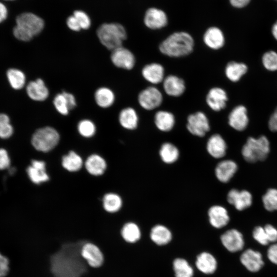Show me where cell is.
<instances>
[{"mask_svg": "<svg viewBox=\"0 0 277 277\" xmlns=\"http://www.w3.org/2000/svg\"><path fill=\"white\" fill-rule=\"evenodd\" d=\"M66 23L68 27L73 31H78L82 29L77 20L73 15L67 18Z\"/></svg>", "mask_w": 277, "mask_h": 277, "instance_id": "49", "label": "cell"}, {"mask_svg": "<svg viewBox=\"0 0 277 277\" xmlns=\"http://www.w3.org/2000/svg\"><path fill=\"white\" fill-rule=\"evenodd\" d=\"M13 133V128L10 124L0 125V138L6 139L10 137Z\"/></svg>", "mask_w": 277, "mask_h": 277, "instance_id": "46", "label": "cell"}, {"mask_svg": "<svg viewBox=\"0 0 277 277\" xmlns=\"http://www.w3.org/2000/svg\"><path fill=\"white\" fill-rule=\"evenodd\" d=\"M252 235L253 238L262 245H267L269 243L264 228L261 226H257L254 228Z\"/></svg>", "mask_w": 277, "mask_h": 277, "instance_id": "43", "label": "cell"}, {"mask_svg": "<svg viewBox=\"0 0 277 277\" xmlns=\"http://www.w3.org/2000/svg\"><path fill=\"white\" fill-rule=\"evenodd\" d=\"M9 263V260L0 253V277H4L8 274Z\"/></svg>", "mask_w": 277, "mask_h": 277, "instance_id": "47", "label": "cell"}, {"mask_svg": "<svg viewBox=\"0 0 277 277\" xmlns=\"http://www.w3.org/2000/svg\"><path fill=\"white\" fill-rule=\"evenodd\" d=\"M105 160L97 154L90 155L85 162L87 171L93 175H100L104 173L106 168Z\"/></svg>", "mask_w": 277, "mask_h": 277, "instance_id": "31", "label": "cell"}, {"mask_svg": "<svg viewBox=\"0 0 277 277\" xmlns=\"http://www.w3.org/2000/svg\"><path fill=\"white\" fill-rule=\"evenodd\" d=\"M227 150V144L223 137L219 134L211 135L207 143V150L213 157L219 159L224 156Z\"/></svg>", "mask_w": 277, "mask_h": 277, "instance_id": "25", "label": "cell"}, {"mask_svg": "<svg viewBox=\"0 0 277 277\" xmlns=\"http://www.w3.org/2000/svg\"><path fill=\"white\" fill-rule=\"evenodd\" d=\"M268 127L273 132H277V107L270 117Z\"/></svg>", "mask_w": 277, "mask_h": 277, "instance_id": "50", "label": "cell"}, {"mask_svg": "<svg viewBox=\"0 0 277 277\" xmlns=\"http://www.w3.org/2000/svg\"><path fill=\"white\" fill-rule=\"evenodd\" d=\"M5 1H14V0H5Z\"/></svg>", "mask_w": 277, "mask_h": 277, "instance_id": "56", "label": "cell"}, {"mask_svg": "<svg viewBox=\"0 0 277 277\" xmlns=\"http://www.w3.org/2000/svg\"><path fill=\"white\" fill-rule=\"evenodd\" d=\"M53 103L56 111L63 115H67L70 110L74 109L76 106L74 96L64 91L54 96Z\"/></svg>", "mask_w": 277, "mask_h": 277, "instance_id": "19", "label": "cell"}, {"mask_svg": "<svg viewBox=\"0 0 277 277\" xmlns=\"http://www.w3.org/2000/svg\"><path fill=\"white\" fill-rule=\"evenodd\" d=\"M59 140L60 135L56 129L51 127H45L37 129L33 133L31 144L36 150L47 152L53 149Z\"/></svg>", "mask_w": 277, "mask_h": 277, "instance_id": "6", "label": "cell"}, {"mask_svg": "<svg viewBox=\"0 0 277 277\" xmlns=\"http://www.w3.org/2000/svg\"><path fill=\"white\" fill-rule=\"evenodd\" d=\"M162 84L165 93L172 97L181 96L186 89L184 80L174 74L166 76Z\"/></svg>", "mask_w": 277, "mask_h": 277, "instance_id": "13", "label": "cell"}, {"mask_svg": "<svg viewBox=\"0 0 277 277\" xmlns=\"http://www.w3.org/2000/svg\"><path fill=\"white\" fill-rule=\"evenodd\" d=\"M269 151V141L266 136L262 135L257 138L248 137L243 146L242 154L247 162L255 163L265 160Z\"/></svg>", "mask_w": 277, "mask_h": 277, "instance_id": "5", "label": "cell"}, {"mask_svg": "<svg viewBox=\"0 0 277 277\" xmlns=\"http://www.w3.org/2000/svg\"><path fill=\"white\" fill-rule=\"evenodd\" d=\"M162 160L166 164H172L177 161L179 157L177 148L170 143H164L160 150Z\"/></svg>", "mask_w": 277, "mask_h": 277, "instance_id": "34", "label": "cell"}, {"mask_svg": "<svg viewBox=\"0 0 277 277\" xmlns=\"http://www.w3.org/2000/svg\"><path fill=\"white\" fill-rule=\"evenodd\" d=\"M111 60L116 67L128 70L133 68L136 61L133 53L123 46L112 51Z\"/></svg>", "mask_w": 277, "mask_h": 277, "instance_id": "11", "label": "cell"}, {"mask_svg": "<svg viewBox=\"0 0 277 277\" xmlns=\"http://www.w3.org/2000/svg\"><path fill=\"white\" fill-rule=\"evenodd\" d=\"M203 41L208 48L217 50L224 46L225 38L221 29L216 26H210L204 32Z\"/></svg>", "mask_w": 277, "mask_h": 277, "instance_id": "15", "label": "cell"}, {"mask_svg": "<svg viewBox=\"0 0 277 277\" xmlns=\"http://www.w3.org/2000/svg\"><path fill=\"white\" fill-rule=\"evenodd\" d=\"M63 167L67 170L74 172L79 170L83 165L81 157L73 151L64 156L62 162Z\"/></svg>", "mask_w": 277, "mask_h": 277, "instance_id": "35", "label": "cell"}, {"mask_svg": "<svg viewBox=\"0 0 277 277\" xmlns=\"http://www.w3.org/2000/svg\"><path fill=\"white\" fill-rule=\"evenodd\" d=\"M96 33L101 44L112 51L122 46L127 36L125 28L119 23L103 24L97 28Z\"/></svg>", "mask_w": 277, "mask_h": 277, "instance_id": "4", "label": "cell"}, {"mask_svg": "<svg viewBox=\"0 0 277 277\" xmlns=\"http://www.w3.org/2000/svg\"><path fill=\"white\" fill-rule=\"evenodd\" d=\"M223 245L231 252H235L243 249L244 241L242 234L238 230L231 229L226 231L221 236Z\"/></svg>", "mask_w": 277, "mask_h": 277, "instance_id": "14", "label": "cell"}, {"mask_svg": "<svg viewBox=\"0 0 277 277\" xmlns=\"http://www.w3.org/2000/svg\"><path fill=\"white\" fill-rule=\"evenodd\" d=\"M84 242L63 244L50 257V270L53 277H81L87 271L81 254Z\"/></svg>", "mask_w": 277, "mask_h": 277, "instance_id": "1", "label": "cell"}, {"mask_svg": "<svg viewBox=\"0 0 277 277\" xmlns=\"http://www.w3.org/2000/svg\"><path fill=\"white\" fill-rule=\"evenodd\" d=\"M262 202L268 211L277 210V189L270 188L263 195Z\"/></svg>", "mask_w": 277, "mask_h": 277, "instance_id": "39", "label": "cell"}, {"mask_svg": "<svg viewBox=\"0 0 277 277\" xmlns=\"http://www.w3.org/2000/svg\"><path fill=\"white\" fill-rule=\"evenodd\" d=\"M137 101L142 108L147 111H151L162 105L163 96L160 89L154 86H150L140 92Z\"/></svg>", "mask_w": 277, "mask_h": 277, "instance_id": "7", "label": "cell"}, {"mask_svg": "<svg viewBox=\"0 0 277 277\" xmlns=\"http://www.w3.org/2000/svg\"><path fill=\"white\" fill-rule=\"evenodd\" d=\"M264 228L269 242L277 241V229L270 224H267Z\"/></svg>", "mask_w": 277, "mask_h": 277, "instance_id": "45", "label": "cell"}, {"mask_svg": "<svg viewBox=\"0 0 277 277\" xmlns=\"http://www.w3.org/2000/svg\"><path fill=\"white\" fill-rule=\"evenodd\" d=\"M250 0H229L232 6L236 8H241L248 4Z\"/></svg>", "mask_w": 277, "mask_h": 277, "instance_id": "51", "label": "cell"}, {"mask_svg": "<svg viewBox=\"0 0 277 277\" xmlns=\"http://www.w3.org/2000/svg\"><path fill=\"white\" fill-rule=\"evenodd\" d=\"M44 27V22L42 18L32 13L25 12L16 17L13 33L17 39L28 42L40 33Z\"/></svg>", "mask_w": 277, "mask_h": 277, "instance_id": "3", "label": "cell"}, {"mask_svg": "<svg viewBox=\"0 0 277 277\" xmlns=\"http://www.w3.org/2000/svg\"><path fill=\"white\" fill-rule=\"evenodd\" d=\"M143 22L145 26L150 30H160L167 26L168 17L163 10L152 7L146 10Z\"/></svg>", "mask_w": 277, "mask_h": 277, "instance_id": "10", "label": "cell"}, {"mask_svg": "<svg viewBox=\"0 0 277 277\" xmlns=\"http://www.w3.org/2000/svg\"><path fill=\"white\" fill-rule=\"evenodd\" d=\"M26 171L30 180L35 184H39L49 180V177L46 171V164L44 161L32 160Z\"/></svg>", "mask_w": 277, "mask_h": 277, "instance_id": "21", "label": "cell"}, {"mask_svg": "<svg viewBox=\"0 0 277 277\" xmlns=\"http://www.w3.org/2000/svg\"><path fill=\"white\" fill-rule=\"evenodd\" d=\"M10 118L5 113H0V125L10 123Z\"/></svg>", "mask_w": 277, "mask_h": 277, "instance_id": "53", "label": "cell"}, {"mask_svg": "<svg viewBox=\"0 0 277 277\" xmlns=\"http://www.w3.org/2000/svg\"><path fill=\"white\" fill-rule=\"evenodd\" d=\"M141 73L144 80L152 85L162 83L166 76L164 66L156 62L145 65L142 69Z\"/></svg>", "mask_w": 277, "mask_h": 277, "instance_id": "16", "label": "cell"}, {"mask_svg": "<svg viewBox=\"0 0 277 277\" xmlns=\"http://www.w3.org/2000/svg\"><path fill=\"white\" fill-rule=\"evenodd\" d=\"M8 81L12 88L19 90L24 87L26 83V76L21 70L10 68L7 71Z\"/></svg>", "mask_w": 277, "mask_h": 277, "instance_id": "36", "label": "cell"}, {"mask_svg": "<svg viewBox=\"0 0 277 277\" xmlns=\"http://www.w3.org/2000/svg\"><path fill=\"white\" fill-rule=\"evenodd\" d=\"M15 170H16L14 168H11L9 170V173L11 174H13L15 173Z\"/></svg>", "mask_w": 277, "mask_h": 277, "instance_id": "55", "label": "cell"}, {"mask_svg": "<svg viewBox=\"0 0 277 277\" xmlns=\"http://www.w3.org/2000/svg\"><path fill=\"white\" fill-rule=\"evenodd\" d=\"M238 170V165L232 160H226L220 162L215 169V174L217 180L222 183H227Z\"/></svg>", "mask_w": 277, "mask_h": 277, "instance_id": "24", "label": "cell"}, {"mask_svg": "<svg viewBox=\"0 0 277 277\" xmlns=\"http://www.w3.org/2000/svg\"><path fill=\"white\" fill-rule=\"evenodd\" d=\"M186 127L191 134L199 137L204 136L210 129L207 116L201 111L193 112L187 116Z\"/></svg>", "mask_w": 277, "mask_h": 277, "instance_id": "8", "label": "cell"}, {"mask_svg": "<svg viewBox=\"0 0 277 277\" xmlns=\"http://www.w3.org/2000/svg\"><path fill=\"white\" fill-rule=\"evenodd\" d=\"M94 99L98 106L106 108L113 104L115 95L110 88L105 87H100L95 92Z\"/></svg>", "mask_w": 277, "mask_h": 277, "instance_id": "32", "label": "cell"}, {"mask_svg": "<svg viewBox=\"0 0 277 277\" xmlns=\"http://www.w3.org/2000/svg\"><path fill=\"white\" fill-rule=\"evenodd\" d=\"M10 159L6 150L0 148V170H4L10 167Z\"/></svg>", "mask_w": 277, "mask_h": 277, "instance_id": "44", "label": "cell"}, {"mask_svg": "<svg viewBox=\"0 0 277 277\" xmlns=\"http://www.w3.org/2000/svg\"><path fill=\"white\" fill-rule=\"evenodd\" d=\"M271 31L273 37L277 41V21L273 24Z\"/></svg>", "mask_w": 277, "mask_h": 277, "instance_id": "54", "label": "cell"}, {"mask_svg": "<svg viewBox=\"0 0 277 277\" xmlns=\"http://www.w3.org/2000/svg\"><path fill=\"white\" fill-rule=\"evenodd\" d=\"M247 66L243 63L231 61L225 68V74L231 82H236L247 72Z\"/></svg>", "mask_w": 277, "mask_h": 277, "instance_id": "29", "label": "cell"}, {"mask_svg": "<svg viewBox=\"0 0 277 277\" xmlns=\"http://www.w3.org/2000/svg\"><path fill=\"white\" fill-rule=\"evenodd\" d=\"M175 277H192L193 269L188 262L183 258H177L173 262Z\"/></svg>", "mask_w": 277, "mask_h": 277, "instance_id": "37", "label": "cell"}, {"mask_svg": "<svg viewBox=\"0 0 277 277\" xmlns=\"http://www.w3.org/2000/svg\"><path fill=\"white\" fill-rule=\"evenodd\" d=\"M264 67L271 71H277V52L269 51L265 52L262 58Z\"/></svg>", "mask_w": 277, "mask_h": 277, "instance_id": "41", "label": "cell"}, {"mask_svg": "<svg viewBox=\"0 0 277 277\" xmlns=\"http://www.w3.org/2000/svg\"><path fill=\"white\" fill-rule=\"evenodd\" d=\"M249 118L246 107L243 105L235 107L228 115V124L233 129L241 131L247 127Z\"/></svg>", "mask_w": 277, "mask_h": 277, "instance_id": "18", "label": "cell"}, {"mask_svg": "<svg viewBox=\"0 0 277 277\" xmlns=\"http://www.w3.org/2000/svg\"><path fill=\"white\" fill-rule=\"evenodd\" d=\"M240 261L246 268L251 272L258 271L264 265L261 253L251 249H247L241 254Z\"/></svg>", "mask_w": 277, "mask_h": 277, "instance_id": "20", "label": "cell"}, {"mask_svg": "<svg viewBox=\"0 0 277 277\" xmlns=\"http://www.w3.org/2000/svg\"><path fill=\"white\" fill-rule=\"evenodd\" d=\"M103 204L105 210L111 213L118 211L122 205L121 197L117 194L109 193L105 194L103 199Z\"/></svg>", "mask_w": 277, "mask_h": 277, "instance_id": "38", "label": "cell"}, {"mask_svg": "<svg viewBox=\"0 0 277 277\" xmlns=\"http://www.w3.org/2000/svg\"><path fill=\"white\" fill-rule=\"evenodd\" d=\"M210 224L213 227L221 228L227 225L230 220L227 209L220 205L211 207L208 212Z\"/></svg>", "mask_w": 277, "mask_h": 277, "instance_id": "23", "label": "cell"}, {"mask_svg": "<svg viewBox=\"0 0 277 277\" xmlns=\"http://www.w3.org/2000/svg\"><path fill=\"white\" fill-rule=\"evenodd\" d=\"M227 101L228 95L226 91L219 87L211 88L205 97L207 105L215 112L224 109L226 106Z\"/></svg>", "mask_w": 277, "mask_h": 277, "instance_id": "12", "label": "cell"}, {"mask_svg": "<svg viewBox=\"0 0 277 277\" xmlns=\"http://www.w3.org/2000/svg\"><path fill=\"white\" fill-rule=\"evenodd\" d=\"M26 92L28 96L35 101H44L49 94L48 88L41 78L29 82L26 87Z\"/></svg>", "mask_w": 277, "mask_h": 277, "instance_id": "22", "label": "cell"}, {"mask_svg": "<svg viewBox=\"0 0 277 277\" xmlns=\"http://www.w3.org/2000/svg\"><path fill=\"white\" fill-rule=\"evenodd\" d=\"M79 133L85 137H90L95 133L96 127L93 122L89 120H83L77 125Z\"/></svg>", "mask_w": 277, "mask_h": 277, "instance_id": "40", "label": "cell"}, {"mask_svg": "<svg viewBox=\"0 0 277 277\" xmlns=\"http://www.w3.org/2000/svg\"><path fill=\"white\" fill-rule=\"evenodd\" d=\"M194 40L188 32L184 31L174 32L163 40L159 46L160 52L172 58L186 56L194 49Z\"/></svg>", "mask_w": 277, "mask_h": 277, "instance_id": "2", "label": "cell"}, {"mask_svg": "<svg viewBox=\"0 0 277 277\" xmlns=\"http://www.w3.org/2000/svg\"><path fill=\"white\" fill-rule=\"evenodd\" d=\"M121 234L125 241L129 243H134L141 238V230L137 224L128 222L123 226Z\"/></svg>", "mask_w": 277, "mask_h": 277, "instance_id": "33", "label": "cell"}, {"mask_svg": "<svg viewBox=\"0 0 277 277\" xmlns=\"http://www.w3.org/2000/svg\"><path fill=\"white\" fill-rule=\"evenodd\" d=\"M8 10L6 6L0 2V23L4 22L7 17Z\"/></svg>", "mask_w": 277, "mask_h": 277, "instance_id": "52", "label": "cell"}, {"mask_svg": "<svg viewBox=\"0 0 277 277\" xmlns=\"http://www.w3.org/2000/svg\"><path fill=\"white\" fill-rule=\"evenodd\" d=\"M73 15L77 20L82 29H88L91 25V21L88 15L81 10H76Z\"/></svg>", "mask_w": 277, "mask_h": 277, "instance_id": "42", "label": "cell"}, {"mask_svg": "<svg viewBox=\"0 0 277 277\" xmlns=\"http://www.w3.org/2000/svg\"><path fill=\"white\" fill-rule=\"evenodd\" d=\"M154 123L156 128L162 132L171 131L175 124V118L170 111L164 110L156 112L154 116Z\"/></svg>", "mask_w": 277, "mask_h": 277, "instance_id": "26", "label": "cell"}, {"mask_svg": "<svg viewBox=\"0 0 277 277\" xmlns=\"http://www.w3.org/2000/svg\"><path fill=\"white\" fill-rule=\"evenodd\" d=\"M81 254L87 264L91 268L101 267L105 262V256L101 249L92 242H84Z\"/></svg>", "mask_w": 277, "mask_h": 277, "instance_id": "9", "label": "cell"}, {"mask_svg": "<svg viewBox=\"0 0 277 277\" xmlns=\"http://www.w3.org/2000/svg\"><path fill=\"white\" fill-rule=\"evenodd\" d=\"M118 121L120 125L125 129L134 130L137 127L139 117L134 108L128 107L120 111Z\"/></svg>", "mask_w": 277, "mask_h": 277, "instance_id": "28", "label": "cell"}, {"mask_svg": "<svg viewBox=\"0 0 277 277\" xmlns=\"http://www.w3.org/2000/svg\"><path fill=\"white\" fill-rule=\"evenodd\" d=\"M227 201L234 206L235 209L241 211L251 205L252 196L248 191L232 189L227 194Z\"/></svg>", "mask_w": 277, "mask_h": 277, "instance_id": "17", "label": "cell"}, {"mask_svg": "<svg viewBox=\"0 0 277 277\" xmlns=\"http://www.w3.org/2000/svg\"><path fill=\"white\" fill-rule=\"evenodd\" d=\"M151 240L157 245H164L169 243L172 239L170 230L162 225H156L151 230Z\"/></svg>", "mask_w": 277, "mask_h": 277, "instance_id": "30", "label": "cell"}, {"mask_svg": "<svg viewBox=\"0 0 277 277\" xmlns=\"http://www.w3.org/2000/svg\"><path fill=\"white\" fill-rule=\"evenodd\" d=\"M267 257L270 262L277 265V243L269 247L267 250Z\"/></svg>", "mask_w": 277, "mask_h": 277, "instance_id": "48", "label": "cell"}, {"mask_svg": "<svg viewBox=\"0 0 277 277\" xmlns=\"http://www.w3.org/2000/svg\"><path fill=\"white\" fill-rule=\"evenodd\" d=\"M195 265L198 270L206 274L214 273L217 265L214 256L207 252H203L197 256Z\"/></svg>", "mask_w": 277, "mask_h": 277, "instance_id": "27", "label": "cell"}]
</instances>
